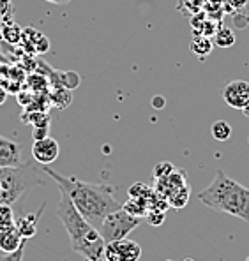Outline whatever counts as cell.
<instances>
[{"mask_svg": "<svg viewBox=\"0 0 249 261\" xmlns=\"http://www.w3.org/2000/svg\"><path fill=\"white\" fill-rule=\"evenodd\" d=\"M41 170H43L44 175L55 180L59 189L66 191L71 201L74 203V206L80 210V214L92 226L101 224V221L110 212L122 208L120 203L115 199V187L110 186V184H94L72 178V176H64L48 166H43Z\"/></svg>", "mask_w": 249, "mask_h": 261, "instance_id": "cell-1", "label": "cell"}, {"mask_svg": "<svg viewBox=\"0 0 249 261\" xmlns=\"http://www.w3.org/2000/svg\"><path fill=\"white\" fill-rule=\"evenodd\" d=\"M60 191V199L57 205V217L62 221L64 228H66L69 240H71V247L74 252L82 254L85 259H95L99 256H105L106 242L101 237L99 229L87 221L85 217L80 214V210L71 201L69 194L64 189Z\"/></svg>", "mask_w": 249, "mask_h": 261, "instance_id": "cell-2", "label": "cell"}, {"mask_svg": "<svg viewBox=\"0 0 249 261\" xmlns=\"http://www.w3.org/2000/svg\"><path fill=\"white\" fill-rule=\"evenodd\" d=\"M205 206L249 222V189L230 178L225 171H217L214 180L198 194Z\"/></svg>", "mask_w": 249, "mask_h": 261, "instance_id": "cell-3", "label": "cell"}, {"mask_svg": "<svg viewBox=\"0 0 249 261\" xmlns=\"http://www.w3.org/2000/svg\"><path fill=\"white\" fill-rule=\"evenodd\" d=\"M43 170L34 163L0 168V203L14 205L36 187L43 186Z\"/></svg>", "mask_w": 249, "mask_h": 261, "instance_id": "cell-4", "label": "cell"}, {"mask_svg": "<svg viewBox=\"0 0 249 261\" xmlns=\"http://www.w3.org/2000/svg\"><path fill=\"white\" fill-rule=\"evenodd\" d=\"M140 224V217H135L131 214H128L124 208H118L110 212L108 216L101 221L99 224V233L105 239V242H113V240H120L126 239L133 229L138 228Z\"/></svg>", "mask_w": 249, "mask_h": 261, "instance_id": "cell-5", "label": "cell"}, {"mask_svg": "<svg viewBox=\"0 0 249 261\" xmlns=\"http://www.w3.org/2000/svg\"><path fill=\"white\" fill-rule=\"evenodd\" d=\"M105 258L108 261H138L141 258V247L128 237L108 242L105 247Z\"/></svg>", "mask_w": 249, "mask_h": 261, "instance_id": "cell-6", "label": "cell"}, {"mask_svg": "<svg viewBox=\"0 0 249 261\" xmlns=\"http://www.w3.org/2000/svg\"><path fill=\"white\" fill-rule=\"evenodd\" d=\"M225 102L233 110H242L249 102V82L246 80H233L223 88Z\"/></svg>", "mask_w": 249, "mask_h": 261, "instance_id": "cell-7", "label": "cell"}, {"mask_svg": "<svg viewBox=\"0 0 249 261\" xmlns=\"http://www.w3.org/2000/svg\"><path fill=\"white\" fill-rule=\"evenodd\" d=\"M60 153V147H59V141L52 136H46L41 138V140H34L32 145V157L37 164L41 166H48L52 164L53 161H57Z\"/></svg>", "mask_w": 249, "mask_h": 261, "instance_id": "cell-8", "label": "cell"}, {"mask_svg": "<svg viewBox=\"0 0 249 261\" xmlns=\"http://www.w3.org/2000/svg\"><path fill=\"white\" fill-rule=\"evenodd\" d=\"M23 145L9 138L0 136V168L23 164Z\"/></svg>", "mask_w": 249, "mask_h": 261, "instance_id": "cell-9", "label": "cell"}, {"mask_svg": "<svg viewBox=\"0 0 249 261\" xmlns=\"http://www.w3.org/2000/svg\"><path fill=\"white\" fill-rule=\"evenodd\" d=\"M44 208H46V203H43V205H41V208L37 210V212L27 214V216H21V217L16 219V231L20 233L21 239L29 240V239H32V237L36 235V231H37V222H39L41 214L44 212Z\"/></svg>", "mask_w": 249, "mask_h": 261, "instance_id": "cell-10", "label": "cell"}, {"mask_svg": "<svg viewBox=\"0 0 249 261\" xmlns=\"http://www.w3.org/2000/svg\"><path fill=\"white\" fill-rule=\"evenodd\" d=\"M21 46L25 44L27 48H30L34 53H46L49 49V41L44 34H41L36 29H23V36H21Z\"/></svg>", "mask_w": 249, "mask_h": 261, "instance_id": "cell-11", "label": "cell"}, {"mask_svg": "<svg viewBox=\"0 0 249 261\" xmlns=\"http://www.w3.org/2000/svg\"><path fill=\"white\" fill-rule=\"evenodd\" d=\"M189 49L191 53L198 57L200 60H204L205 57H209L214 49V41L210 37L204 36V34H196V36L191 39V44H189Z\"/></svg>", "mask_w": 249, "mask_h": 261, "instance_id": "cell-12", "label": "cell"}, {"mask_svg": "<svg viewBox=\"0 0 249 261\" xmlns=\"http://www.w3.org/2000/svg\"><path fill=\"white\" fill-rule=\"evenodd\" d=\"M23 244H25V239H21L16 229H11V231L0 235V251L7 252V254L14 252L16 249H20Z\"/></svg>", "mask_w": 249, "mask_h": 261, "instance_id": "cell-13", "label": "cell"}, {"mask_svg": "<svg viewBox=\"0 0 249 261\" xmlns=\"http://www.w3.org/2000/svg\"><path fill=\"white\" fill-rule=\"evenodd\" d=\"M212 41H214V46H217V48H232L237 39H235V34H233L232 29L219 25L216 30V34L212 36Z\"/></svg>", "mask_w": 249, "mask_h": 261, "instance_id": "cell-14", "label": "cell"}, {"mask_svg": "<svg viewBox=\"0 0 249 261\" xmlns=\"http://www.w3.org/2000/svg\"><path fill=\"white\" fill-rule=\"evenodd\" d=\"M21 36H23V29H21V27H18L13 20L2 23V37H4V41H6V43L20 44L21 43Z\"/></svg>", "mask_w": 249, "mask_h": 261, "instance_id": "cell-15", "label": "cell"}, {"mask_svg": "<svg viewBox=\"0 0 249 261\" xmlns=\"http://www.w3.org/2000/svg\"><path fill=\"white\" fill-rule=\"evenodd\" d=\"M11 229H16V217H14L11 205L0 203V235Z\"/></svg>", "mask_w": 249, "mask_h": 261, "instance_id": "cell-16", "label": "cell"}, {"mask_svg": "<svg viewBox=\"0 0 249 261\" xmlns=\"http://www.w3.org/2000/svg\"><path fill=\"white\" fill-rule=\"evenodd\" d=\"M122 208L135 217H143V216H147V212H148V203H147V199L131 198L129 201H126L124 205H122Z\"/></svg>", "mask_w": 249, "mask_h": 261, "instance_id": "cell-17", "label": "cell"}, {"mask_svg": "<svg viewBox=\"0 0 249 261\" xmlns=\"http://www.w3.org/2000/svg\"><path fill=\"white\" fill-rule=\"evenodd\" d=\"M210 133H212L214 140L228 141L232 138V125L227 120H216L212 124V127H210Z\"/></svg>", "mask_w": 249, "mask_h": 261, "instance_id": "cell-18", "label": "cell"}, {"mask_svg": "<svg viewBox=\"0 0 249 261\" xmlns=\"http://www.w3.org/2000/svg\"><path fill=\"white\" fill-rule=\"evenodd\" d=\"M187 199H189V186L179 189L177 193L168 196V205L173 206V208H182L187 205Z\"/></svg>", "mask_w": 249, "mask_h": 261, "instance_id": "cell-19", "label": "cell"}, {"mask_svg": "<svg viewBox=\"0 0 249 261\" xmlns=\"http://www.w3.org/2000/svg\"><path fill=\"white\" fill-rule=\"evenodd\" d=\"M233 23H235V27H239V29L249 25V0H246V2L242 4V7H240L239 11L233 13Z\"/></svg>", "mask_w": 249, "mask_h": 261, "instance_id": "cell-20", "label": "cell"}, {"mask_svg": "<svg viewBox=\"0 0 249 261\" xmlns=\"http://www.w3.org/2000/svg\"><path fill=\"white\" fill-rule=\"evenodd\" d=\"M152 191L154 189H151L148 186H145V184H133L131 187H129V191H128V194H129V198H140V199H148V196L152 194Z\"/></svg>", "mask_w": 249, "mask_h": 261, "instance_id": "cell-21", "label": "cell"}, {"mask_svg": "<svg viewBox=\"0 0 249 261\" xmlns=\"http://www.w3.org/2000/svg\"><path fill=\"white\" fill-rule=\"evenodd\" d=\"M164 210H156V208H151L147 212V221H148V224H152V226H161L164 222Z\"/></svg>", "mask_w": 249, "mask_h": 261, "instance_id": "cell-22", "label": "cell"}, {"mask_svg": "<svg viewBox=\"0 0 249 261\" xmlns=\"http://www.w3.org/2000/svg\"><path fill=\"white\" fill-rule=\"evenodd\" d=\"M173 170H175V168H173V164H171V163H159V164H156L154 178L156 180H158V178H164V176H168Z\"/></svg>", "mask_w": 249, "mask_h": 261, "instance_id": "cell-23", "label": "cell"}, {"mask_svg": "<svg viewBox=\"0 0 249 261\" xmlns=\"http://www.w3.org/2000/svg\"><path fill=\"white\" fill-rule=\"evenodd\" d=\"M48 127H49V122L48 120H44L43 124H34L32 138H34V140H41V138L49 136V134H48Z\"/></svg>", "mask_w": 249, "mask_h": 261, "instance_id": "cell-24", "label": "cell"}, {"mask_svg": "<svg viewBox=\"0 0 249 261\" xmlns=\"http://www.w3.org/2000/svg\"><path fill=\"white\" fill-rule=\"evenodd\" d=\"M23 252H25V244L14 252H9V254L4 252V256H0V261H23Z\"/></svg>", "mask_w": 249, "mask_h": 261, "instance_id": "cell-25", "label": "cell"}, {"mask_svg": "<svg viewBox=\"0 0 249 261\" xmlns=\"http://www.w3.org/2000/svg\"><path fill=\"white\" fill-rule=\"evenodd\" d=\"M152 106H154L156 110H163L164 106H166V101H164L163 95H156V97L152 99Z\"/></svg>", "mask_w": 249, "mask_h": 261, "instance_id": "cell-26", "label": "cell"}, {"mask_svg": "<svg viewBox=\"0 0 249 261\" xmlns=\"http://www.w3.org/2000/svg\"><path fill=\"white\" fill-rule=\"evenodd\" d=\"M6 99H7V90L2 85H0V106L6 102Z\"/></svg>", "mask_w": 249, "mask_h": 261, "instance_id": "cell-27", "label": "cell"}, {"mask_svg": "<svg viewBox=\"0 0 249 261\" xmlns=\"http://www.w3.org/2000/svg\"><path fill=\"white\" fill-rule=\"evenodd\" d=\"M44 2L57 4V6H64V4H69V2H71V0H44Z\"/></svg>", "mask_w": 249, "mask_h": 261, "instance_id": "cell-28", "label": "cell"}, {"mask_svg": "<svg viewBox=\"0 0 249 261\" xmlns=\"http://www.w3.org/2000/svg\"><path fill=\"white\" fill-rule=\"evenodd\" d=\"M240 111H242V113H244V115H246V117H249V102H247V105H246V106H244V108H242V110H240Z\"/></svg>", "mask_w": 249, "mask_h": 261, "instance_id": "cell-29", "label": "cell"}, {"mask_svg": "<svg viewBox=\"0 0 249 261\" xmlns=\"http://www.w3.org/2000/svg\"><path fill=\"white\" fill-rule=\"evenodd\" d=\"M85 261H108L105 258V256H99V258H95V259H85Z\"/></svg>", "mask_w": 249, "mask_h": 261, "instance_id": "cell-30", "label": "cell"}, {"mask_svg": "<svg viewBox=\"0 0 249 261\" xmlns=\"http://www.w3.org/2000/svg\"><path fill=\"white\" fill-rule=\"evenodd\" d=\"M4 41V37H2V21H0V43Z\"/></svg>", "mask_w": 249, "mask_h": 261, "instance_id": "cell-31", "label": "cell"}, {"mask_svg": "<svg viewBox=\"0 0 249 261\" xmlns=\"http://www.w3.org/2000/svg\"><path fill=\"white\" fill-rule=\"evenodd\" d=\"M4 62H6V59H4V57L0 55V64H4Z\"/></svg>", "mask_w": 249, "mask_h": 261, "instance_id": "cell-32", "label": "cell"}, {"mask_svg": "<svg viewBox=\"0 0 249 261\" xmlns=\"http://www.w3.org/2000/svg\"><path fill=\"white\" fill-rule=\"evenodd\" d=\"M186 261H193V259H191V258H187V259H186Z\"/></svg>", "mask_w": 249, "mask_h": 261, "instance_id": "cell-33", "label": "cell"}, {"mask_svg": "<svg viewBox=\"0 0 249 261\" xmlns=\"http://www.w3.org/2000/svg\"><path fill=\"white\" fill-rule=\"evenodd\" d=\"M166 261H175V259H166Z\"/></svg>", "mask_w": 249, "mask_h": 261, "instance_id": "cell-34", "label": "cell"}, {"mask_svg": "<svg viewBox=\"0 0 249 261\" xmlns=\"http://www.w3.org/2000/svg\"><path fill=\"white\" fill-rule=\"evenodd\" d=\"M246 261H249V256H247V259H246Z\"/></svg>", "mask_w": 249, "mask_h": 261, "instance_id": "cell-35", "label": "cell"}, {"mask_svg": "<svg viewBox=\"0 0 249 261\" xmlns=\"http://www.w3.org/2000/svg\"><path fill=\"white\" fill-rule=\"evenodd\" d=\"M247 143H249V138H247Z\"/></svg>", "mask_w": 249, "mask_h": 261, "instance_id": "cell-36", "label": "cell"}, {"mask_svg": "<svg viewBox=\"0 0 249 261\" xmlns=\"http://www.w3.org/2000/svg\"><path fill=\"white\" fill-rule=\"evenodd\" d=\"M64 261H67V259H64Z\"/></svg>", "mask_w": 249, "mask_h": 261, "instance_id": "cell-37", "label": "cell"}]
</instances>
